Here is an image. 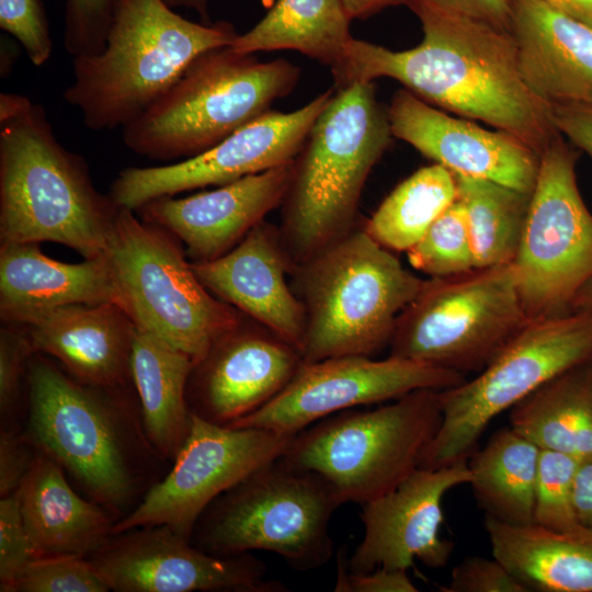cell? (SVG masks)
<instances>
[{"mask_svg": "<svg viewBox=\"0 0 592 592\" xmlns=\"http://www.w3.org/2000/svg\"><path fill=\"white\" fill-rule=\"evenodd\" d=\"M422 42L406 50L353 38L331 68L334 89L391 78L421 100L513 135L536 153L561 134L551 107L525 84L509 32L441 8L406 0Z\"/></svg>", "mask_w": 592, "mask_h": 592, "instance_id": "6da1fadb", "label": "cell"}, {"mask_svg": "<svg viewBox=\"0 0 592 592\" xmlns=\"http://www.w3.org/2000/svg\"><path fill=\"white\" fill-rule=\"evenodd\" d=\"M573 509L579 524L592 527V455L579 460L573 480Z\"/></svg>", "mask_w": 592, "mask_h": 592, "instance_id": "bcb514c9", "label": "cell"}, {"mask_svg": "<svg viewBox=\"0 0 592 592\" xmlns=\"http://www.w3.org/2000/svg\"><path fill=\"white\" fill-rule=\"evenodd\" d=\"M64 47L72 58L100 53L116 0H64Z\"/></svg>", "mask_w": 592, "mask_h": 592, "instance_id": "74e56055", "label": "cell"}, {"mask_svg": "<svg viewBox=\"0 0 592 592\" xmlns=\"http://www.w3.org/2000/svg\"><path fill=\"white\" fill-rule=\"evenodd\" d=\"M510 33L528 89L550 107L592 105V26L542 0H512Z\"/></svg>", "mask_w": 592, "mask_h": 592, "instance_id": "603a6c76", "label": "cell"}, {"mask_svg": "<svg viewBox=\"0 0 592 592\" xmlns=\"http://www.w3.org/2000/svg\"><path fill=\"white\" fill-rule=\"evenodd\" d=\"M171 8H186L195 11L201 22L212 23L209 14V0H164Z\"/></svg>", "mask_w": 592, "mask_h": 592, "instance_id": "681fc988", "label": "cell"}, {"mask_svg": "<svg viewBox=\"0 0 592 592\" xmlns=\"http://www.w3.org/2000/svg\"><path fill=\"white\" fill-rule=\"evenodd\" d=\"M592 363V309L530 320L473 379L440 390L441 426L420 467L468 460L488 425L556 376Z\"/></svg>", "mask_w": 592, "mask_h": 592, "instance_id": "8fae6325", "label": "cell"}, {"mask_svg": "<svg viewBox=\"0 0 592 592\" xmlns=\"http://www.w3.org/2000/svg\"><path fill=\"white\" fill-rule=\"evenodd\" d=\"M293 161L185 197L161 196L135 212L173 235L191 262L217 259L234 249L282 205Z\"/></svg>", "mask_w": 592, "mask_h": 592, "instance_id": "44dd1931", "label": "cell"}, {"mask_svg": "<svg viewBox=\"0 0 592 592\" xmlns=\"http://www.w3.org/2000/svg\"><path fill=\"white\" fill-rule=\"evenodd\" d=\"M333 91L331 88L289 113L270 110L206 151L180 162L126 168L114 179L110 195L118 207L136 210L161 196L224 185L291 162Z\"/></svg>", "mask_w": 592, "mask_h": 592, "instance_id": "2e32d148", "label": "cell"}, {"mask_svg": "<svg viewBox=\"0 0 592 592\" xmlns=\"http://www.w3.org/2000/svg\"><path fill=\"white\" fill-rule=\"evenodd\" d=\"M558 132L592 158V105L551 107Z\"/></svg>", "mask_w": 592, "mask_h": 592, "instance_id": "ee69618b", "label": "cell"}, {"mask_svg": "<svg viewBox=\"0 0 592 592\" xmlns=\"http://www.w3.org/2000/svg\"><path fill=\"white\" fill-rule=\"evenodd\" d=\"M542 1L592 26V0H542Z\"/></svg>", "mask_w": 592, "mask_h": 592, "instance_id": "c3c4849f", "label": "cell"}, {"mask_svg": "<svg viewBox=\"0 0 592 592\" xmlns=\"http://www.w3.org/2000/svg\"><path fill=\"white\" fill-rule=\"evenodd\" d=\"M485 530L492 556L530 592H592V527L555 532L486 516Z\"/></svg>", "mask_w": 592, "mask_h": 592, "instance_id": "4316f807", "label": "cell"}, {"mask_svg": "<svg viewBox=\"0 0 592 592\" xmlns=\"http://www.w3.org/2000/svg\"><path fill=\"white\" fill-rule=\"evenodd\" d=\"M592 309V278H590L574 296L570 311Z\"/></svg>", "mask_w": 592, "mask_h": 592, "instance_id": "f907efd6", "label": "cell"}, {"mask_svg": "<svg viewBox=\"0 0 592 592\" xmlns=\"http://www.w3.org/2000/svg\"><path fill=\"white\" fill-rule=\"evenodd\" d=\"M441 422L440 390L418 389L377 408L315 422L294 435L281 458L321 476L342 504L362 505L420 467Z\"/></svg>", "mask_w": 592, "mask_h": 592, "instance_id": "9c48e42d", "label": "cell"}, {"mask_svg": "<svg viewBox=\"0 0 592 592\" xmlns=\"http://www.w3.org/2000/svg\"><path fill=\"white\" fill-rule=\"evenodd\" d=\"M64 468L37 452L18 496L33 559L90 558L112 536L117 519L80 497Z\"/></svg>", "mask_w": 592, "mask_h": 592, "instance_id": "484cf974", "label": "cell"}, {"mask_svg": "<svg viewBox=\"0 0 592 592\" xmlns=\"http://www.w3.org/2000/svg\"><path fill=\"white\" fill-rule=\"evenodd\" d=\"M539 453L533 442L504 426L469 456V486L486 516L511 524L533 523Z\"/></svg>", "mask_w": 592, "mask_h": 592, "instance_id": "4dcf8cb0", "label": "cell"}, {"mask_svg": "<svg viewBox=\"0 0 592 592\" xmlns=\"http://www.w3.org/2000/svg\"><path fill=\"white\" fill-rule=\"evenodd\" d=\"M293 437L263 428L220 425L192 413L190 433L172 468L115 522L113 534L167 525L191 539L204 510L251 473L282 457Z\"/></svg>", "mask_w": 592, "mask_h": 592, "instance_id": "5bb4252c", "label": "cell"}, {"mask_svg": "<svg viewBox=\"0 0 592 592\" xmlns=\"http://www.w3.org/2000/svg\"><path fill=\"white\" fill-rule=\"evenodd\" d=\"M299 75L285 59L260 61L230 45L212 48L122 128L123 141L150 160L194 157L270 111L294 90Z\"/></svg>", "mask_w": 592, "mask_h": 592, "instance_id": "52a82bcc", "label": "cell"}, {"mask_svg": "<svg viewBox=\"0 0 592 592\" xmlns=\"http://www.w3.org/2000/svg\"><path fill=\"white\" fill-rule=\"evenodd\" d=\"M528 321L512 263L430 277L398 317L389 355L479 373Z\"/></svg>", "mask_w": 592, "mask_h": 592, "instance_id": "7c38bea8", "label": "cell"}, {"mask_svg": "<svg viewBox=\"0 0 592 592\" xmlns=\"http://www.w3.org/2000/svg\"><path fill=\"white\" fill-rule=\"evenodd\" d=\"M392 137L373 82L335 90L293 160L281 205L278 232L293 270L356 228L362 190Z\"/></svg>", "mask_w": 592, "mask_h": 592, "instance_id": "277c9868", "label": "cell"}, {"mask_svg": "<svg viewBox=\"0 0 592 592\" xmlns=\"http://www.w3.org/2000/svg\"><path fill=\"white\" fill-rule=\"evenodd\" d=\"M348 16L352 20L367 19L382 10L405 4L406 0H341Z\"/></svg>", "mask_w": 592, "mask_h": 592, "instance_id": "7dc6e473", "label": "cell"}, {"mask_svg": "<svg viewBox=\"0 0 592 592\" xmlns=\"http://www.w3.org/2000/svg\"><path fill=\"white\" fill-rule=\"evenodd\" d=\"M100 303L119 305L106 255L67 263L45 255L39 243H0L2 322L29 325L62 306Z\"/></svg>", "mask_w": 592, "mask_h": 592, "instance_id": "d4e9b609", "label": "cell"}, {"mask_svg": "<svg viewBox=\"0 0 592 592\" xmlns=\"http://www.w3.org/2000/svg\"><path fill=\"white\" fill-rule=\"evenodd\" d=\"M109 585L87 558L33 559L11 592H106Z\"/></svg>", "mask_w": 592, "mask_h": 592, "instance_id": "d590c367", "label": "cell"}, {"mask_svg": "<svg viewBox=\"0 0 592 592\" xmlns=\"http://www.w3.org/2000/svg\"><path fill=\"white\" fill-rule=\"evenodd\" d=\"M475 255L476 267L512 263L521 240L532 193L453 173Z\"/></svg>", "mask_w": 592, "mask_h": 592, "instance_id": "1f68e13d", "label": "cell"}, {"mask_svg": "<svg viewBox=\"0 0 592 592\" xmlns=\"http://www.w3.org/2000/svg\"><path fill=\"white\" fill-rule=\"evenodd\" d=\"M443 592H530L497 558L470 556L453 568Z\"/></svg>", "mask_w": 592, "mask_h": 592, "instance_id": "60d3db41", "label": "cell"}, {"mask_svg": "<svg viewBox=\"0 0 592 592\" xmlns=\"http://www.w3.org/2000/svg\"><path fill=\"white\" fill-rule=\"evenodd\" d=\"M335 592H417L403 569L379 567L368 572H352L344 551L338 554Z\"/></svg>", "mask_w": 592, "mask_h": 592, "instance_id": "b9f144b4", "label": "cell"}, {"mask_svg": "<svg viewBox=\"0 0 592 592\" xmlns=\"http://www.w3.org/2000/svg\"><path fill=\"white\" fill-rule=\"evenodd\" d=\"M387 112L394 137L452 173L533 192L539 155L513 135L453 117L407 89L394 94Z\"/></svg>", "mask_w": 592, "mask_h": 592, "instance_id": "ffe728a7", "label": "cell"}, {"mask_svg": "<svg viewBox=\"0 0 592 592\" xmlns=\"http://www.w3.org/2000/svg\"><path fill=\"white\" fill-rule=\"evenodd\" d=\"M436 5L479 20L498 30L511 27L512 0H430Z\"/></svg>", "mask_w": 592, "mask_h": 592, "instance_id": "f6af8a7d", "label": "cell"}, {"mask_svg": "<svg viewBox=\"0 0 592 592\" xmlns=\"http://www.w3.org/2000/svg\"><path fill=\"white\" fill-rule=\"evenodd\" d=\"M106 257L119 305L136 326L195 363L243 319L197 278L183 244L170 232L119 207Z\"/></svg>", "mask_w": 592, "mask_h": 592, "instance_id": "30bf717a", "label": "cell"}, {"mask_svg": "<svg viewBox=\"0 0 592 592\" xmlns=\"http://www.w3.org/2000/svg\"><path fill=\"white\" fill-rule=\"evenodd\" d=\"M341 0H277L230 45L236 52L292 49L333 68L354 38Z\"/></svg>", "mask_w": 592, "mask_h": 592, "instance_id": "f546056e", "label": "cell"}, {"mask_svg": "<svg viewBox=\"0 0 592 592\" xmlns=\"http://www.w3.org/2000/svg\"><path fill=\"white\" fill-rule=\"evenodd\" d=\"M26 392L24 433L35 449L58 463L117 520L129 513L148 490L147 465L161 458L146 439L130 387L83 384L34 353Z\"/></svg>", "mask_w": 592, "mask_h": 592, "instance_id": "7a4b0ae2", "label": "cell"}, {"mask_svg": "<svg viewBox=\"0 0 592 592\" xmlns=\"http://www.w3.org/2000/svg\"><path fill=\"white\" fill-rule=\"evenodd\" d=\"M579 152L562 135L539 156L527 217L512 261L528 320L570 312L592 278V214L580 194Z\"/></svg>", "mask_w": 592, "mask_h": 592, "instance_id": "4fadbf2b", "label": "cell"}, {"mask_svg": "<svg viewBox=\"0 0 592 592\" xmlns=\"http://www.w3.org/2000/svg\"><path fill=\"white\" fill-rule=\"evenodd\" d=\"M306 314L304 363L373 356L389 346L402 310L425 280L355 228L291 273Z\"/></svg>", "mask_w": 592, "mask_h": 592, "instance_id": "8992f818", "label": "cell"}, {"mask_svg": "<svg viewBox=\"0 0 592 592\" xmlns=\"http://www.w3.org/2000/svg\"><path fill=\"white\" fill-rule=\"evenodd\" d=\"M191 266L214 296L300 352L306 314L286 282L293 267L278 227L263 220L229 252L210 261L191 262Z\"/></svg>", "mask_w": 592, "mask_h": 592, "instance_id": "7402d4cb", "label": "cell"}, {"mask_svg": "<svg viewBox=\"0 0 592 592\" xmlns=\"http://www.w3.org/2000/svg\"><path fill=\"white\" fill-rule=\"evenodd\" d=\"M24 326L34 353L54 357L79 382L104 388L133 384L137 326L118 304L67 305Z\"/></svg>", "mask_w": 592, "mask_h": 592, "instance_id": "cb8c5ba5", "label": "cell"}, {"mask_svg": "<svg viewBox=\"0 0 592 592\" xmlns=\"http://www.w3.org/2000/svg\"><path fill=\"white\" fill-rule=\"evenodd\" d=\"M0 27L24 49L35 66L52 56L53 41L42 0H0Z\"/></svg>", "mask_w": 592, "mask_h": 592, "instance_id": "f35d334b", "label": "cell"}, {"mask_svg": "<svg viewBox=\"0 0 592 592\" xmlns=\"http://www.w3.org/2000/svg\"><path fill=\"white\" fill-rule=\"evenodd\" d=\"M579 460L540 449L534 489V524L555 532L581 526L573 509V480Z\"/></svg>", "mask_w": 592, "mask_h": 592, "instance_id": "e575fe53", "label": "cell"}, {"mask_svg": "<svg viewBox=\"0 0 592 592\" xmlns=\"http://www.w3.org/2000/svg\"><path fill=\"white\" fill-rule=\"evenodd\" d=\"M14 44L7 38L1 39V77H7L10 72L11 67L14 64V60L16 59V55H14L15 52Z\"/></svg>", "mask_w": 592, "mask_h": 592, "instance_id": "816d5d0a", "label": "cell"}, {"mask_svg": "<svg viewBox=\"0 0 592 592\" xmlns=\"http://www.w3.org/2000/svg\"><path fill=\"white\" fill-rule=\"evenodd\" d=\"M510 426L540 449L592 455V363L573 367L510 409Z\"/></svg>", "mask_w": 592, "mask_h": 592, "instance_id": "f1b7e54d", "label": "cell"}, {"mask_svg": "<svg viewBox=\"0 0 592 592\" xmlns=\"http://www.w3.org/2000/svg\"><path fill=\"white\" fill-rule=\"evenodd\" d=\"M34 354L24 325L4 323L0 328V412L1 429L14 428L12 420L27 387L29 363Z\"/></svg>", "mask_w": 592, "mask_h": 592, "instance_id": "8d00e7d4", "label": "cell"}, {"mask_svg": "<svg viewBox=\"0 0 592 592\" xmlns=\"http://www.w3.org/2000/svg\"><path fill=\"white\" fill-rule=\"evenodd\" d=\"M471 479L467 460L419 467L389 492L362 504L364 534L348 559L349 570H407L414 559L429 568L445 567L454 543L441 537L442 501L451 489Z\"/></svg>", "mask_w": 592, "mask_h": 592, "instance_id": "ac0fdd59", "label": "cell"}, {"mask_svg": "<svg viewBox=\"0 0 592 592\" xmlns=\"http://www.w3.org/2000/svg\"><path fill=\"white\" fill-rule=\"evenodd\" d=\"M410 264L430 277H443L475 269L471 240L460 204L455 202L407 251Z\"/></svg>", "mask_w": 592, "mask_h": 592, "instance_id": "836d02e7", "label": "cell"}, {"mask_svg": "<svg viewBox=\"0 0 592 592\" xmlns=\"http://www.w3.org/2000/svg\"><path fill=\"white\" fill-rule=\"evenodd\" d=\"M118 208L56 138L42 105L0 94V243L49 241L104 257Z\"/></svg>", "mask_w": 592, "mask_h": 592, "instance_id": "3957f363", "label": "cell"}, {"mask_svg": "<svg viewBox=\"0 0 592 592\" xmlns=\"http://www.w3.org/2000/svg\"><path fill=\"white\" fill-rule=\"evenodd\" d=\"M303 363L294 345L242 320L194 364L186 391L191 412L229 425L274 399Z\"/></svg>", "mask_w": 592, "mask_h": 592, "instance_id": "d6986e66", "label": "cell"}, {"mask_svg": "<svg viewBox=\"0 0 592 592\" xmlns=\"http://www.w3.org/2000/svg\"><path fill=\"white\" fill-rule=\"evenodd\" d=\"M37 451L25 433L15 428L0 432V497H7L20 488L31 468Z\"/></svg>", "mask_w": 592, "mask_h": 592, "instance_id": "7bdbcfd3", "label": "cell"}, {"mask_svg": "<svg viewBox=\"0 0 592 592\" xmlns=\"http://www.w3.org/2000/svg\"><path fill=\"white\" fill-rule=\"evenodd\" d=\"M193 360L159 337L137 327L130 360L143 429L162 459H174L192 424L187 383Z\"/></svg>", "mask_w": 592, "mask_h": 592, "instance_id": "83f0119b", "label": "cell"}, {"mask_svg": "<svg viewBox=\"0 0 592 592\" xmlns=\"http://www.w3.org/2000/svg\"><path fill=\"white\" fill-rule=\"evenodd\" d=\"M465 374L390 356H334L303 363L287 386L261 409L229 426H255L295 435L307 426L358 406L383 403L418 389L444 390Z\"/></svg>", "mask_w": 592, "mask_h": 592, "instance_id": "9a60e30c", "label": "cell"}, {"mask_svg": "<svg viewBox=\"0 0 592 592\" xmlns=\"http://www.w3.org/2000/svg\"><path fill=\"white\" fill-rule=\"evenodd\" d=\"M340 505L321 476L280 457L218 496L198 517L191 543L217 557L265 550L311 571L333 555L330 521Z\"/></svg>", "mask_w": 592, "mask_h": 592, "instance_id": "ba28073f", "label": "cell"}, {"mask_svg": "<svg viewBox=\"0 0 592 592\" xmlns=\"http://www.w3.org/2000/svg\"><path fill=\"white\" fill-rule=\"evenodd\" d=\"M115 592H281L266 581L265 565L251 553L207 554L167 525H146L112 534L88 558Z\"/></svg>", "mask_w": 592, "mask_h": 592, "instance_id": "e0dca14e", "label": "cell"}, {"mask_svg": "<svg viewBox=\"0 0 592 592\" xmlns=\"http://www.w3.org/2000/svg\"><path fill=\"white\" fill-rule=\"evenodd\" d=\"M456 200L453 173L439 163L423 167L398 184L363 229L392 251H408Z\"/></svg>", "mask_w": 592, "mask_h": 592, "instance_id": "d6a6232c", "label": "cell"}, {"mask_svg": "<svg viewBox=\"0 0 592 592\" xmlns=\"http://www.w3.org/2000/svg\"><path fill=\"white\" fill-rule=\"evenodd\" d=\"M33 560L18 492L0 499V591L11 592L22 570Z\"/></svg>", "mask_w": 592, "mask_h": 592, "instance_id": "ab89813d", "label": "cell"}, {"mask_svg": "<svg viewBox=\"0 0 592 592\" xmlns=\"http://www.w3.org/2000/svg\"><path fill=\"white\" fill-rule=\"evenodd\" d=\"M238 35L228 21L194 22L164 0H116L104 48L72 58L64 98L89 129L123 128L201 54L231 45Z\"/></svg>", "mask_w": 592, "mask_h": 592, "instance_id": "5b68a950", "label": "cell"}]
</instances>
